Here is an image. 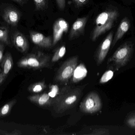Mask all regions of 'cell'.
I'll return each instance as SVG.
<instances>
[{
  "instance_id": "obj_1",
  "label": "cell",
  "mask_w": 135,
  "mask_h": 135,
  "mask_svg": "<svg viewBox=\"0 0 135 135\" xmlns=\"http://www.w3.org/2000/svg\"><path fill=\"white\" fill-rule=\"evenodd\" d=\"M82 92V90L80 88L63 89L53 101L54 110L57 113H62L73 108L79 100Z\"/></svg>"
},
{
  "instance_id": "obj_2",
  "label": "cell",
  "mask_w": 135,
  "mask_h": 135,
  "mask_svg": "<svg viewBox=\"0 0 135 135\" xmlns=\"http://www.w3.org/2000/svg\"><path fill=\"white\" fill-rule=\"evenodd\" d=\"M119 16L118 11L115 10H106L100 13L96 18L95 26L91 33L92 41H95L102 34L110 30Z\"/></svg>"
},
{
  "instance_id": "obj_3",
  "label": "cell",
  "mask_w": 135,
  "mask_h": 135,
  "mask_svg": "<svg viewBox=\"0 0 135 135\" xmlns=\"http://www.w3.org/2000/svg\"><path fill=\"white\" fill-rule=\"evenodd\" d=\"M134 51L133 44L127 41L120 46L112 57L109 59L108 63L113 65L115 71L126 66L131 60Z\"/></svg>"
},
{
  "instance_id": "obj_4",
  "label": "cell",
  "mask_w": 135,
  "mask_h": 135,
  "mask_svg": "<svg viewBox=\"0 0 135 135\" xmlns=\"http://www.w3.org/2000/svg\"><path fill=\"white\" fill-rule=\"evenodd\" d=\"M50 60L49 55L38 51L23 57L17 62V65L20 68L37 69L48 66Z\"/></svg>"
},
{
  "instance_id": "obj_5",
  "label": "cell",
  "mask_w": 135,
  "mask_h": 135,
  "mask_svg": "<svg viewBox=\"0 0 135 135\" xmlns=\"http://www.w3.org/2000/svg\"><path fill=\"white\" fill-rule=\"evenodd\" d=\"M78 56H75L68 59L64 62L56 74L55 78V81L60 82L68 81L74 74L78 65Z\"/></svg>"
},
{
  "instance_id": "obj_6",
  "label": "cell",
  "mask_w": 135,
  "mask_h": 135,
  "mask_svg": "<svg viewBox=\"0 0 135 135\" xmlns=\"http://www.w3.org/2000/svg\"><path fill=\"white\" fill-rule=\"evenodd\" d=\"M102 108L100 97L94 92L89 93L80 105L81 111L87 114H93L100 111Z\"/></svg>"
},
{
  "instance_id": "obj_7",
  "label": "cell",
  "mask_w": 135,
  "mask_h": 135,
  "mask_svg": "<svg viewBox=\"0 0 135 135\" xmlns=\"http://www.w3.org/2000/svg\"><path fill=\"white\" fill-rule=\"evenodd\" d=\"M113 39V33L110 32L99 46L96 55L97 65L100 66L106 58L112 45Z\"/></svg>"
},
{
  "instance_id": "obj_8",
  "label": "cell",
  "mask_w": 135,
  "mask_h": 135,
  "mask_svg": "<svg viewBox=\"0 0 135 135\" xmlns=\"http://www.w3.org/2000/svg\"><path fill=\"white\" fill-rule=\"evenodd\" d=\"M69 25L63 18L57 19L53 25V46H55L68 31Z\"/></svg>"
},
{
  "instance_id": "obj_9",
  "label": "cell",
  "mask_w": 135,
  "mask_h": 135,
  "mask_svg": "<svg viewBox=\"0 0 135 135\" xmlns=\"http://www.w3.org/2000/svg\"><path fill=\"white\" fill-rule=\"evenodd\" d=\"M88 19V17H84L78 18L74 22L69 33V40L75 39L83 34Z\"/></svg>"
},
{
  "instance_id": "obj_10",
  "label": "cell",
  "mask_w": 135,
  "mask_h": 135,
  "mask_svg": "<svg viewBox=\"0 0 135 135\" xmlns=\"http://www.w3.org/2000/svg\"><path fill=\"white\" fill-rule=\"evenodd\" d=\"M29 33L31 40L36 45L47 48L53 46V39L51 36H46L42 33L34 31H31Z\"/></svg>"
},
{
  "instance_id": "obj_11",
  "label": "cell",
  "mask_w": 135,
  "mask_h": 135,
  "mask_svg": "<svg viewBox=\"0 0 135 135\" xmlns=\"http://www.w3.org/2000/svg\"><path fill=\"white\" fill-rule=\"evenodd\" d=\"M2 18L8 24L16 26L20 20V13L17 10L12 7L6 8L3 11Z\"/></svg>"
},
{
  "instance_id": "obj_12",
  "label": "cell",
  "mask_w": 135,
  "mask_h": 135,
  "mask_svg": "<svg viewBox=\"0 0 135 135\" xmlns=\"http://www.w3.org/2000/svg\"><path fill=\"white\" fill-rule=\"evenodd\" d=\"M12 41L15 47L20 52L25 53L28 50L29 45L27 40L21 32H14L12 37Z\"/></svg>"
},
{
  "instance_id": "obj_13",
  "label": "cell",
  "mask_w": 135,
  "mask_h": 135,
  "mask_svg": "<svg viewBox=\"0 0 135 135\" xmlns=\"http://www.w3.org/2000/svg\"><path fill=\"white\" fill-rule=\"evenodd\" d=\"M131 26V23L129 19L127 17L123 19L117 29L114 38L113 39L112 44V48L115 45L118 41L122 39V37L129 30Z\"/></svg>"
},
{
  "instance_id": "obj_14",
  "label": "cell",
  "mask_w": 135,
  "mask_h": 135,
  "mask_svg": "<svg viewBox=\"0 0 135 135\" xmlns=\"http://www.w3.org/2000/svg\"><path fill=\"white\" fill-rule=\"evenodd\" d=\"M28 100L31 102L35 103L40 106H46L53 104V101L48 94H35L29 96Z\"/></svg>"
},
{
  "instance_id": "obj_15",
  "label": "cell",
  "mask_w": 135,
  "mask_h": 135,
  "mask_svg": "<svg viewBox=\"0 0 135 135\" xmlns=\"http://www.w3.org/2000/svg\"><path fill=\"white\" fill-rule=\"evenodd\" d=\"M1 63L2 71L7 76L13 66V59L11 54L9 52L6 53L3 56Z\"/></svg>"
},
{
  "instance_id": "obj_16",
  "label": "cell",
  "mask_w": 135,
  "mask_h": 135,
  "mask_svg": "<svg viewBox=\"0 0 135 135\" xmlns=\"http://www.w3.org/2000/svg\"><path fill=\"white\" fill-rule=\"evenodd\" d=\"M87 71L84 64H79L77 66L73 74L72 81L74 82H77L83 80L86 77Z\"/></svg>"
},
{
  "instance_id": "obj_17",
  "label": "cell",
  "mask_w": 135,
  "mask_h": 135,
  "mask_svg": "<svg viewBox=\"0 0 135 135\" xmlns=\"http://www.w3.org/2000/svg\"><path fill=\"white\" fill-rule=\"evenodd\" d=\"M17 102L16 99L12 100L3 105L0 109V118L6 116L8 115L12 108L13 107Z\"/></svg>"
},
{
  "instance_id": "obj_18",
  "label": "cell",
  "mask_w": 135,
  "mask_h": 135,
  "mask_svg": "<svg viewBox=\"0 0 135 135\" xmlns=\"http://www.w3.org/2000/svg\"><path fill=\"white\" fill-rule=\"evenodd\" d=\"M0 42L7 46H11V41L9 37L8 29L7 28L0 27Z\"/></svg>"
},
{
  "instance_id": "obj_19",
  "label": "cell",
  "mask_w": 135,
  "mask_h": 135,
  "mask_svg": "<svg viewBox=\"0 0 135 135\" xmlns=\"http://www.w3.org/2000/svg\"><path fill=\"white\" fill-rule=\"evenodd\" d=\"M46 87L44 82H36L31 85L28 88V91L34 93L40 92Z\"/></svg>"
},
{
  "instance_id": "obj_20",
  "label": "cell",
  "mask_w": 135,
  "mask_h": 135,
  "mask_svg": "<svg viewBox=\"0 0 135 135\" xmlns=\"http://www.w3.org/2000/svg\"><path fill=\"white\" fill-rule=\"evenodd\" d=\"M66 48L65 46H62L58 48L55 52L51 59L52 62H56L61 59L65 54Z\"/></svg>"
},
{
  "instance_id": "obj_21",
  "label": "cell",
  "mask_w": 135,
  "mask_h": 135,
  "mask_svg": "<svg viewBox=\"0 0 135 135\" xmlns=\"http://www.w3.org/2000/svg\"><path fill=\"white\" fill-rule=\"evenodd\" d=\"M37 11L46 9L48 6V0H33Z\"/></svg>"
},
{
  "instance_id": "obj_22",
  "label": "cell",
  "mask_w": 135,
  "mask_h": 135,
  "mask_svg": "<svg viewBox=\"0 0 135 135\" xmlns=\"http://www.w3.org/2000/svg\"><path fill=\"white\" fill-rule=\"evenodd\" d=\"M114 75V72L111 70H109L105 71L102 75L100 79L99 82L100 84H103L108 82L112 79Z\"/></svg>"
},
{
  "instance_id": "obj_23",
  "label": "cell",
  "mask_w": 135,
  "mask_h": 135,
  "mask_svg": "<svg viewBox=\"0 0 135 135\" xmlns=\"http://www.w3.org/2000/svg\"><path fill=\"white\" fill-rule=\"evenodd\" d=\"M125 123L129 127L135 129V111L132 112L127 116Z\"/></svg>"
},
{
  "instance_id": "obj_24",
  "label": "cell",
  "mask_w": 135,
  "mask_h": 135,
  "mask_svg": "<svg viewBox=\"0 0 135 135\" xmlns=\"http://www.w3.org/2000/svg\"><path fill=\"white\" fill-rule=\"evenodd\" d=\"M90 135H108L110 134L109 131L105 128H99L94 130Z\"/></svg>"
},
{
  "instance_id": "obj_25",
  "label": "cell",
  "mask_w": 135,
  "mask_h": 135,
  "mask_svg": "<svg viewBox=\"0 0 135 135\" xmlns=\"http://www.w3.org/2000/svg\"><path fill=\"white\" fill-rule=\"evenodd\" d=\"M76 7L79 8L86 4L89 0H72Z\"/></svg>"
},
{
  "instance_id": "obj_26",
  "label": "cell",
  "mask_w": 135,
  "mask_h": 135,
  "mask_svg": "<svg viewBox=\"0 0 135 135\" xmlns=\"http://www.w3.org/2000/svg\"><path fill=\"white\" fill-rule=\"evenodd\" d=\"M59 88L56 85H52L51 86V92L48 94L51 97H54L57 96Z\"/></svg>"
},
{
  "instance_id": "obj_27",
  "label": "cell",
  "mask_w": 135,
  "mask_h": 135,
  "mask_svg": "<svg viewBox=\"0 0 135 135\" xmlns=\"http://www.w3.org/2000/svg\"><path fill=\"white\" fill-rule=\"evenodd\" d=\"M56 1L59 9L63 10L65 8L66 0H56Z\"/></svg>"
},
{
  "instance_id": "obj_28",
  "label": "cell",
  "mask_w": 135,
  "mask_h": 135,
  "mask_svg": "<svg viewBox=\"0 0 135 135\" xmlns=\"http://www.w3.org/2000/svg\"><path fill=\"white\" fill-rule=\"evenodd\" d=\"M4 44L0 42V63L4 56Z\"/></svg>"
},
{
  "instance_id": "obj_29",
  "label": "cell",
  "mask_w": 135,
  "mask_h": 135,
  "mask_svg": "<svg viewBox=\"0 0 135 135\" xmlns=\"http://www.w3.org/2000/svg\"><path fill=\"white\" fill-rule=\"evenodd\" d=\"M7 76L3 73L1 69H0V85L2 84L6 78Z\"/></svg>"
},
{
  "instance_id": "obj_30",
  "label": "cell",
  "mask_w": 135,
  "mask_h": 135,
  "mask_svg": "<svg viewBox=\"0 0 135 135\" xmlns=\"http://www.w3.org/2000/svg\"><path fill=\"white\" fill-rule=\"evenodd\" d=\"M13 1L16 2L22 5L25 3L26 0H13Z\"/></svg>"
}]
</instances>
